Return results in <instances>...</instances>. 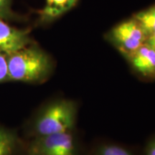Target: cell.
Here are the masks:
<instances>
[{"label": "cell", "mask_w": 155, "mask_h": 155, "mask_svg": "<svg viewBox=\"0 0 155 155\" xmlns=\"http://www.w3.org/2000/svg\"><path fill=\"white\" fill-rule=\"evenodd\" d=\"M9 80L36 83L45 80L52 68L49 56L40 48L25 47L7 54Z\"/></svg>", "instance_id": "obj_1"}, {"label": "cell", "mask_w": 155, "mask_h": 155, "mask_svg": "<svg viewBox=\"0 0 155 155\" xmlns=\"http://www.w3.org/2000/svg\"><path fill=\"white\" fill-rule=\"evenodd\" d=\"M76 104L70 100H58L46 106L34 123L35 137L71 132L76 121Z\"/></svg>", "instance_id": "obj_2"}, {"label": "cell", "mask_w": 155, "mask_h": 155, "mask_svg": "<svg viewBox=\"0 0 155 155\" xmlns=\"http://www.w3.org/2000/svg\"><path fill=\"white\" fill-rule=\"evenodd\" d=\"M25 155H84L71 132L38 136L29 143Z\"/></svg>", "instance_id": "obj_3"}, {"label": "cell", "mask_w": 155, "mask_h": 155, "mask_svg": "<svg viewBox=\"0 0 155 155\" xmlns=\"http://www.w3.org/2000/svg\"><path fill=\"white\" fill-rule=\"evenodd\" d=\"M111 38L122 51L129 55L146 43L148 35L134 18L116 25L111 31Z\"/></svg>", "instance_id": "obj_4"}, {"label": "cell", "mask_w": 155, "mask_h": 155, "mask_svg": "<svg viewBox=\"0 0 155 155\" xmlns=\"http://www.w3.org/2000/svg\"><path fill=\"white\" fill-rule=\"evenodd\" d=\"M30 43L28 31L12 28L0 18V53H14Z\"/></svg>", "instance_id": "obj_5"}, {"label": "cell", "mask_w": 155, "mask_h": 155, "mask_svg": "<svg viewBox=\"0 0 155 155\" xmlns=\"http://www.w3.org/2000/svg\"><path fill=\"white\" fill-rule=\"evenodd\" d=\"M133 66L145 77H155V50L147 43L129 55Z\"/></svg>", "instance_id": "obj_6"}, {"label": "cell", "mask_w": 155, "mask_h": 155, "mask_svg": "<svg viewBox=\"0 0 155 155\" xmlns=\"http://www.w3.org/2000/svg\"><path fill=\"white\" fill-rule=\"evenodd\" d=\"M77 2L78 0H46L41 17L45 20L55 19L73 8Z\"/></svg>", "instance_id": "obj_7"}, {"label": "cell", "mask_w": 155, "mask_h": 155, "mask_svg": "<svg viewBox=\"0 0 155 155\" xmlns=\"http://www.w3.org/2000/svg\"><path fill=\"white\" fill-rule=\"evenodd\" d=\"M134 19L149 36L155 30V5L136 14Z\"/></svg>", "instance_id": "obj_8"}, {"label": "cell", "mask_w": 155, "mask_h": 155, "mask_svg": "<svg viewBox=\"0 0 155 155\" xmlns=\"http://www.w3.org/2000/svg\"><path fill=\"white\" fill-rule=\"evenodd\" d=\"M17 145V139L12 133L0 127V155H12Z\"/></svg>", "instance_id": "obj_9"}, {"label": "cell", "mask_w": 155, "mask_h": 155, "mask_svg": "<svg viewBox=\"0 0 155 155\" xmlns=\"http://www.w3.org/2000/svg\"><path fill=\"white\" fill-rule=\"evenodd\" d=\"M91 155H135L132 151L116 144H104L97 147Z\"/></svg>", "instance_id": "obj_10"}, {"label": "cell", "mask_w": 155, "mask_h": 155, "mask_svg": "<svg viewBox=\"0 0 155 155\" xmlns=\"http://www.w3.org/2000/svg\"><path fill=\"white\" fill-rule=\"evenodd\" d=\"M9 80L7 54L0 53V83Z\"/></svg>", "instance_id": "obj_11"}, {"label": "cell", "mask_w": 155, "mask_h": 155, "mask_svg": "<svg viewBox=\"0 0 155 155\" xmlns=\"http://www.w3.org/2000/svg\"><path fill=\"white\" fill-rule=\"evenodd\" d=\"M11 0H0V18H8L11 16Z\"/></svg>", "instance_id": "obj_12"}, {"label": "cell", "mask_w": 155, "mask_h": 155, "mask_svg": "<svg viewBox=\"0 0 155 155\" xmlns=\"http://www.w3.org/2000/svg\"><path fill=\"white\" fill-rule=\"evenodd\" d=\"M144 155H155V137L151 139L144 150Z\"/></svg>", "instance_id": "obj_13"}, {"label": "cell", "mask_w": 155, "mask_h": 155, "mask_svg": "<svg viewBox=\"0 0 155 155\" xmlns=\"http://www.w3.org/2000/svg\"><path fill=\"white\" fill-rule=\"evenodd\" d=\"M146 43L148 45H150L151 48H153V49L155 50V39L148 38H147Z\"/></svg>", "instance_id": "obj_14"}, {"label": "cell", "mask_w": 155, "mask_h": 155, "mask_svg": "<svg viewBox=\"0 0 155 155\" xmlns=\"http://www.w3.org/2000/svg\"><path fill=\"white\" fill-rule=\"evenodd\" d=\"M148 38H154V39H155V30L154 31V32H152V34H150V35L148 36Z\"/></svg>", "instance_id": "obj_15"}]
</instances>
